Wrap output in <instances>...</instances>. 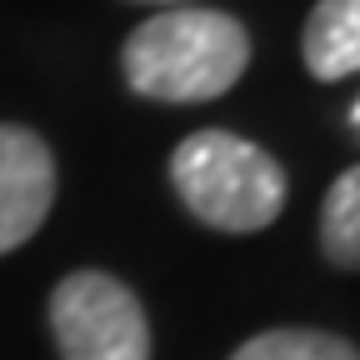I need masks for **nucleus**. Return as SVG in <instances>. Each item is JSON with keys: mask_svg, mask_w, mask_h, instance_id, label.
Segmentation results:
<instances>
[{"mask_svg": "<svg viewBox=\"0 0 360 360\" xmlns=\"http://www.w3.org/2000/svg\"><path fill=\"white\" fill-rule=\"evenodd\" d=\"M60 360H150L146 310L105 270H75L51 295Z\"/></svg>", "mask_w": 360, "mask_h": 360, "instance_id": "7ed1b4c3", "label": "nucleus"}, {"mask_svg": "<svg viewBox=\"0 0 360 360\" xmlns=\"http://www.w3.org/2000/svg\"><path fill=\"white\" fill-rule=\"evenodd\" d=\"M150 6H186V0H150Z\"/></svg>", "mask_w": 360, "mask_h": 360, "instance_id": "1a4fd4ad", "label": "nucleus"}, {"mask_svg": "<svg viewBox=\"0 0 360 360\" xmlns=\"http://www.w3.org/2000/svg\"><path fill=\"white\" fill-rule=\"evenodd\" d=\"M250 65V35L236 15L170 6L125 40V80L135 96L195 105L225 96Z\"/></svg>", "mask_w": 360, "mask_h": 360, "instance_id": "f257e3e1", "label": "nucleus"}, {"mask_svg": "<svg viewBox=\"0 0 360 360\" xmlns=\"http://www.w3.org/2000/svg\"><path fill=\"white\" fill-rule=\"evenodd\" d=\"M170 180L195 220L231 236L265 231L285 205V170L231 130H195L180 141Z\"/></svg>", "mask_w": 360, "mask_h": 360, "instance_id": "f03ea898", "label": "nucleus"}, {"mask_svg": "<svg viewBox=\"0 0 360 360\" xmlns=\"http://www.w3.org/2000/svg\"><path fill=\"white\" fill-rule=\"evenodd\" d=\"M321 245L335 265L345 270H360V165L345 170L330 195H326V210H321Z\"/></svg>", "mask_w": 360, "mask_h": 360, "instance_id": "423d86ee", "label": "nucleus"}, {"mask_svg": "<svg viewBox=\"0 0 360 360\" xmlns=\"http://www.w3.org/2000/svg\"><path fill=\"white\" fill-rule=\"evenodd\" d=\"M231 360H360V350L326 330H265L250 335Z\"/></svg>", "mask_w": 360, "mask_h": 360, "instance_id": "0eeeda50", "label": "nucleus"}, {"mask_svg": "<svg viewBox=\"0 0 360 360\" xmlns=\"http://www.w3.org/2000/svg\"><path fill=\"white\" fill-rule=\"evenodd\" d=\"M350 130H360V101L350 105Z\"/></svg>", "mask_w": 360, "mask_h": 360, "instance_id": "6e6552de", "label": "nucleus"}, {"mask_svg": "<svg viewBox=\"0 0 360 360\" xmlns=\"http://www.w3.org/2000/svg\"><path fill=\"white\" fill-rule=\"evenodd\" d=\"M305 65L315 80L360 70V0H321L305 20Z\"/></svg>", "mask_w": 360, "mask_h": 360, "instance_id": "39448f33", "label": "nucleus"}, {"mask_svg": "<svg viewBox=\"0 0 360 360\" xmlns=\"http://www.w3.org/2000/svg\"><path fill=\"white\" fill-rule=\"evenodd\" d=\"M56 200L51 146L25 125H0V255L25 245Z\"/></svg>", "mask_w": 360, "mask_h": 360, "instance_id": "20e7f679", "label": "nucleus"}]
</instances>
